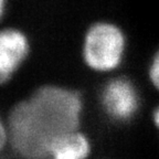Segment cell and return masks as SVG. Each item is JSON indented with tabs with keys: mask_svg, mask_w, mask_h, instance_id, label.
<instances>
[{
	"mask_svg": "<svg viewBox=\"0 0 159 159\" xmlns=\"http://www.w3.org/2000/svg\"><path fill=\"white\" fill-rule=\"evenodd\" d=\"M84 115L85 98L79 89L55 82L38 85L6 115L9 150L18 159H48L57 138L82 128Z\"/></svg>",
	"mask_w": 159,
	"mask_h": 159,
	"instance_id": "1",
	"label": "cell"
},
{
	"mask_svg": "<svg viewBox=\"0 0 159 159\" xmlns=\"http://www.w3.org/2000/svg\"><path fill=\"white\" fill-rule=\"evenodd\" d=\"M146 79L152 89L159 93V47L149 57L146 65Z\"/></svg>",
	"mask_w": 159,
	"mask_h": 159,
	"instance_id": "6",
	"label": "cell"
},
{
	"mask_svg": "<svg viewBox=\"0 0 159 159\" xmlns=\"http://www.w3.org/2000/svg\"><path fill=\"white\" fill-rule=\"evenodd\" d=\"M9 9V0H0V25L5 20Z\"/></svg>",
	"mask_w": 159,
	"mask_h": 159,
	"instance_id": "9",
	"label": "cell"
},
{
	"mask_svg": "<svg viewBox=\"0 0 159 159\" xmlns=\"http://www.w3.org/2000/svg\"><path fill=\"white\" fill-rule=\"evenodd\" d=\"M150 119H152V126H154V128L156 129L157 133L159 134V104H157L156 106L152 108Z\"/></svg>",
	"mask_w": 159,
	"mask_h": 159,
	"instance_id": "8",
	"label": "cell"
},
{
	"mask_svg": "<svg viewBox=\"0 0 159 159\" xmlns=\"http://www.w3.org/2000/svg\"><path fill=\"white\" fill-rule=\"evenodd\" d=\"M32 54V41L22 28L0 25V86L10 84Z\"/></svg>",
	"mask_w": 159,
	"mask_h": 159,
	"instance_id": "4",
	"label": "cell"
},
{
	"mask_svg": "<svg viewBox=\"0 0 159 159\" xmlns=\"http://www.w3.org/2000/svg\"><path fill=\"white\" fill-rule=\"evenodd\" d=\"M9 149V129L6 115L0 113V157Z\"/></svg>",
	"mask_w": 159,
	"mask_h": 159,
	"instance_id": "7",
	"label": "cell"
},
{
	"mask_svg": "<svg viewBox=\"0 0 159 159\" xmlns=\"http://www.w3.org/2000/svg\"><path fill=\"white\" fill-rule=\"evenodd\" d=\"M93 140L82 128L57 138L50 148L48 159H91Z\"/></svg>",
	"mask_w": 159,
	"mask_h": 159,
	"instance_id": "5",
	"label": "cell"
},
{
	"mask_svg": "<svg viewBox=\"0 0 159 159\" xmlns=\"http://www.w3.org/2000/svg\"><path fill=\"white\" fill-rule=\"evenodd\" d=\"M129 40L125 29L112 19H96L85 27L80 41L83 66L95 75L119 72L128 55Z\"/></svg>",
	"mask_w": 159,
	"mask_h": 159,
	"instance_id": "2",
	"label": "cell"
},
{
	"mask_svg": "<svg viewBox=\"0 0 159 159\" xmlns=\"http://www.w3.org/2000/svg\"><path fill=\"white\" fill-rule=\"evenodd\" d=\"M97 104L106 120L117 126L134 122L140 114L143 96L134 79L126 74L106 76L97 93Z\"/></svg>",
	"mask_w": 159,
	"mask_h": 159,
	"instance_id": "3",
	"label": "cell"
}]
</instances>
